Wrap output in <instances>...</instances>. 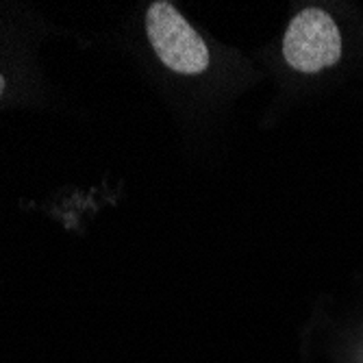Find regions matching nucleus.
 Returning a JSON list of instances; mask_svg holds the SVG:
<instances>
[{
	"instance_id": "obj_1",
	"label": "nucleus",
	"mask_w": 363,
	"mask_h": 363,
	"mask_svg": "<svg viewBox=\"0 0 363 363\" xmlns=\"http://www.w3.org/2000/svg\"><path fill=\"white\" fill-rule=\"evenodd\" d=\"M146 33L157 57L179 74H201L209 65V50L194 26L172 3H152L146 13Z\"/></svg>"
},
{
	"instance_id": "obj_3",
	"label": "nucleus",
	"mask_w": 363,
	"mask_h": 363,
	"mask_svg": "<svg viewBox=\"0 0 363 363\" xmlns=\"http://www.w3.org/2000/svg\"><path fill=\"white\" fill-rule=\"evenodd\" d=\"M3 89H5V79L0 77V94H3Z\"/></svg>"
},
{
	"instance_id": "obj_2",
	"label": "nucleus",
	"mask_w": 363,
	"mask_h": 363,
	"mask_svg": "<svg viewBox=\"0 0 363 363\" xmlns=\"http://www.w3.org/2000/svg\"><path fill=\"white\" fill-rule=\"evenodd\" d=\"M283 57L298 72H320L342 57V35L333 18L322 9L296 16L283 38Z\"/></svg>"
}]
</instances>
